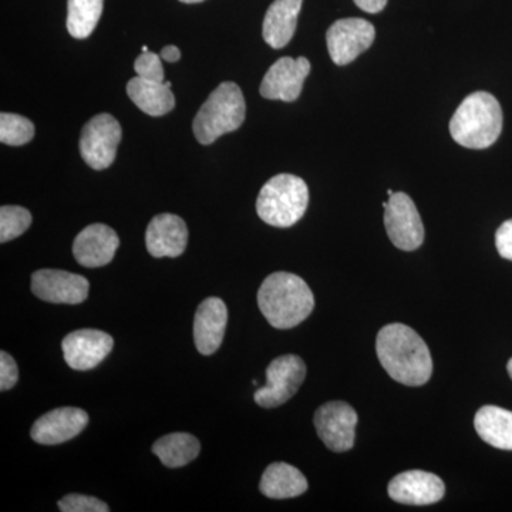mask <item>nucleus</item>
<instances>
[{
  "label": "nucleus",
  "mask_w": 512,
  "mask_h": 512,
  "mask_svg": "<svg viewBox=\"0 0 512 512\" xmlns=\"http://www.w3.org/2000/svg\"><path fill=\"white\" fill-rule=\"evenodd\" d=\"M114 340L109 333L97 329H80L69 333L62 342L67 366L79 372L100 365L113 350Z\"/></svg>",
  "instance_id": "nucleus-13"
},
{
  "label": "nucleus",
  "mask_w": 512,
  "mask_h": 512,
  "mask_svg": "<svg viewBox=\"0 0 512 512\" xmlns=\"http://www.w3.org/2000/svg\"><path fill=\"white\" fill-rule=\"evenodd\" d=\"M376 353L380 365L394 382L423 386L433 375L429 346L419 333L403 323H390L377 333Z\"/></svg>",
  "instance_id": "nucleus-1"
},
{
  "label": "nucleus",
  "mask_w": 512,
  "mask_h": 512,
  "mask_svg": "<svg viewBox=\"0 0 512 512\" xmlns=\"http://www.w3.org/2000/svg\"><path fill=\"white\" fill-rule=\"evenodd\" d=\"M309 204V188L302 178L278 174L262 187L256 200L259 218L276 228H289L302 220Z\"/></svg>",
  "instance_id": "nucleus-5"
},
{
  "label": "nucleus",
  "mask_w": 512,
  "mask_h": 512,
  "mask_svg": "<svg viewBox=\"0 0 512 512\" xmlns=\"http://www.w3.org/2000/svg\"><path fill=\"white\" fill-rule=\"evenodd\" d=\"M357 8L367 13H379L386 8L387 0H355Z\"/></svg>",
  "instance_id": "nucleus-31"
},
{
  "label": "nucleus",
  "mask_w": 512,
  "mask_h": 512,
  "mask_svg": "<svg viewBox=\"0 0 512 512\" xmlns=\"http://www.w3.org/2000/svg\"><path fill=\"white\" fill-rule=\"evenodd\" d=\"M247 104L241 87L232 82L221 83L202 104L192 123L198 143L210 146L224 134L237 131L245 121Z\"/></svg>",
  "instance_id": "nucleus-4"
},
{
  "label": "nucleus",
  "mask_w": 512,
  "mask_h": 512,
  "mask_svg": "<svg viewBox=\"0 0 512 512\" xmlns=\"http://www.w3.org/2000/svg\"><path fill=\"white\" fill-rule=\"evenodd\" d=\"M384 225L394 247L414 251L424 241V225L419 211L409 195L394 192L384 208Z\"/></svg>",
  "instance_id": "nucleus-8"
},
{
  "label": "nucleus",
  "mask_w": 512,
  "mask_h": 512,
  "mask_svg": "<svg viewBox=\"0 0 512 512\" xmlns=\"http://www.w3.org/2000/svg\"><path fill=\"white\" fill-rule=\"evenodd\" d=\"M474 427L485 443L498 450L512 451V412L503 407L484 406L474 417Z\"/></svg>",
  "instance_id": "nucleus-22"
},
{
  "label": "nucleus",
  "mask_w": 512,
  "mask_h": 512,
  "mask_svg": "<svg viewBox=\"0 0 512 512\" xmlns=\"http://www.w3.org/2000/svg\"><path fill=\"white\" fill-rule=\"evenodd\" d=\"M147 251L154 258H177L188 245V228L183 218L174 214H160L148 224Z\"/></svg>",
  "instance_id": "nucleus-17"
},
{
  "label": "nucleus",
  "mask_w": 512,
  "mask_h": 512,
  "mask_svg": "<svg viewBox=\"0 0 512 512\" xmlns=\"http://www.w3.org/2000/svg\"><path fill=\"white\" fill-rule=\"evenodd\" d=\"M507 370H508V375H510V377L512 379V359H510V362H508Z\"/></svg>",
  "instance_id": "nucleus-33"
},
{
  "label": "nucleus",
  "mask_w": 512,
  "mask_h": 512,
  "mask_svg": "<svg viewBox=\"0 0 512 512\" xmlns=\"http://www.w3.org/2000/svg\"><path fill=\"white\" fill-rule=\"evenodd\" d=\"M228 323V309L220 298H207L194 319V342L198 352L211 356L220 349Z\"/></svg>",
  "instance_id": "nucleus-18"
},
{
  "label": "nucleus",
  "mask_w": 512,
  "mask_h": 512,
  "mask_svg": "<svg viewBox=\"0 0 512 512\" xmlns=\"http://www.w3.org/2000/svg\"><path fill=\"white\" fill-rule=\"evenodd\" d=\"M89 424V414L79 407H60L43 414L33 424L30 436L42 446H57L79 436Z\"/></svg>",
  "instance_id": "nucleus-14"
},
{
  "label": "nucleus",
  "mask_w": 512,
  "mask_h": 512,
  "mask_svg": "<svg viewBox=\"0 0 512 512\" xmlns=\"http://www.w3.org/2000/svg\"><path fill=\"white\" fill-rule=\"evenodd\" d=\"M357 420L356 410L345 402L325 403L313 417L319 439L335 453H345L355 446Z\"/></svg>",
  "instance_id": "nucleus-9"
},
{
  "label": "nucleus",
  "mask_w": 512,
  "mask_h": 512,
  "mask_svg": "<svg viewBox=\"0 0 512 512\" xmlns=\"http://www.w3.org/2000/svg\"><path fill=\"white\" fill-rule=\"evenodd\" d=\"M134 70L137 76L150 82H164V67L161 56L153 52H143L134 62Z\"/></svg>",
  "instance_id": "nucleus-28"
},
{
  "label": "nucleus",
  "mask_w": 512,
  "mask_h": 512,
  "mask_svg": "<svg viewBox=\"0 0 512 512\" xmlns=\"http://www.w3.org/2000/svg\"><path fill=\"white\" fill-rule=\"evenodd\" d=\"M32 225V214L18 205H3L0 208V242L12 241L25 234Z\"/></svg>",
  "instance_id": "nucleus-26"
},
{
  "label": "nucleus",
  "mask_w": 512,
  "mask_h": 512,
  "mask_svg": "<svg viewBox=\"0 0 512 512\" xmlns=\"http://www.w3.org/2000/svg\"><path fill=\"white\" fill-rule=\"evenodd\" d=\"M258 306L269 325L291 329L309 318L315 308V296L301 276L275 272L262 282Z\"/></svg>",
  "instance_id": "nucleus-2"
},
{
  "label": "nucleus",
  "mask_w": 512,
  "mask_h": 512,
  "mask_svg": "<svg viewBox=\"0 0 512 512\" xmlns=\"http://www.w3.org/2000/svg\"><path fill=\"white\" fill-rule=\"evenodd\" d=\"M306 377V365L301 357L285 355L276 357L266 369V384L254 394L258 406L275 409L291 400Z\"/></svg>",
  "instance_id": "nucleus-6"
},
{
  "label": "nucleus",
  "mask_w": 512,
  "mask_h": 512,
  "mask_svg": "<svg viewBox=\"0 0 512 512\" xmlns=\"http://www.w3.org/2000/svg\"><path fill=\"white\" fill-rule=\"evenodd\" d=\"M303 0H275L266 10L262 35L266 45L282 49L295 35Z\"/></svg>",
  "instance_id": "nucleus-19"
},
{
  "label": "nucleus",
  "mask_w": 512,
  "mask_h": 512,
  "mask_svg": "<svg viewBox=\"0 0 512 512\" xmlns=\"http://www.w3.org/2000/svg\"><path fill=\"white\" fill-rule=\"evenodd\" d=\"M180 2H183V3H201V2H204V0H180Z\"/></svg>",
  "instance_id": "nucleus-34"
},
{
  "label": "nucleus",
  "mask_w": 512,
  "mask_h": 512,
  "mask_svg": "<svg viewBox=\"0 0 512 512\" xmlns=\"http://www.w3.org/2000/svg\"><path fill=\"white\" fill-rule=\"evenodd\" d=\"M127 94L138 109L151 117L164 116L175 106L170 82H150L137 76L128 82Z\"/></svg>",
  "instance_id": "nucleus-20"
},
{
  "label": "nucleus",
  "mask_w": 512,
  "mask_h": 512,
  "mask_svg": "<svg viewBox=\"0 0 512 512\" xmlns=\"http://www.w3.org/2000/svg\"><path fill=\"white\" fill-rule=\"evenodd\" d=\"M89 289L84 276L60 269H40L32 275V292L45 302L79 305L89 298Z\"/></svg>",
  "instance_id": "nucleus-12"
},
{
  "label": "nucleus",
  "mask_w": 512,
  "mask_h": 512,
  "mask_svg": "<svg viewBox=\"0 0 512 512\" xmlns=\"http://www.w3.org/2000/svg\"><path fill=\"white\" fill-rule=\"evenodd\" d=\"M104 0H67L66 26L76 39H86L94 32L103 13Z\"/></svg>",
  "instance_id": "nucleus-24"
},
{
  "label": "nucleus",
  "mask_w": 512,
  "mask_h": 512,
  "mask_svg": "<svg viewBox=\"0 0 512 512\" xmlns=\"http://www.w3.org/2000/svg\"><path fill=\"white\" fill-rule=\"evenodd\" d=\"M62 512H109L110 507L90 495L69 494L57 503Z\"/></svg>",
  "instance_id": "nucleus-27"
},
{
  "label": "nucleus",
  "mask_w": 512,
  "mask_h": 512,
  "mask_svg": "<svg viewBox=\"0 0 512 512\" xmlns=\"http://www.w3.org/2000/svg\"><path fill=\"white\" fill-rule=\"evenodd\" d=\"M393 194H394V192L392 190H387V195H389V197H390V195H393Z\"/></svg>",
  "instance_id": "nucleus-35"
},
{
  "label": "nucleus",
  "mask_w": 512,
  "mask_h": 512,
  "mask_svg": "<svg viewBox=\"0 0 512 512\" xmlns=\"http://www.w3.org/2000/svg\"><path fill=\"white\" fill-rule=\"evenodd\" d=\"M259 490L265 497L286 500L306 493L308 480L291 464L274 463L262 474Z\"/></svg>",
  "instance_id": "nucleus-21"
},
{
  "label": "nucleus",
  "mask_w": 512,
  "mask_h": 512,
  "mask_svg": "<svg viewBox=\"0 0 512 512\" xmlns=\"http://www.w3.org/2000/svg\"><path fill=\"white\" fill-rule=\"evenodd\" d=\"M120 247L119 235L104 224H92L83 229L73 242V255L86 268L109 265Z\"/></svg>",
  "instance_id": "nucleus-16"
},
{
  "label": "nucleus",
  "mask_w": 512,
  "mask_h": 512,
  "mask_svg": "<svg viewBox=\"0 0 512 512\" xmlns=\"http://www.w3.org/2000/svg\"><path fill=\"white\" fill-rule=\"evenodd\" d=\"M495 247L501 258L512 261V220L505 221L495 232Z\"/></svg>",
  "instance_id": "nucleus-30"
},
{
  "label": "nucleus",
  "mask_w": 512,
  "mask_h": 512,
  "mask_svg": "<svg viewBox=\"0 0 512 512\" xmlns=\"http://www.w3.org/2000/svg\"><path fill=\"white\" fill-rule=\"evenodd\" d=\"M376 30L365 19H340L326 33L329 55L338 66L352 63L375 42Z\"/></svg>",
  "instance_id": "nucleus-10"
},
{
  "label": "nucleus",
  "mask_w": 512,
  "mask_h": 512,
  "mask_svg": "<svg viewBox=\"0 0 512 512\" xmlns=\"http://www.w3.org/2000/svg\"><path fill=\"white\" fill-rule=\"evenodd\" d=\"M200 451V441L188 433L167 434L153 446V453L168 468L187 466L198 457Z\"/></svg>",
  "instance_id": "nucleus-23"
},
{
  "label": "nucleus",
  "mask_w": 512,
  "mask_h": 512,
  "mask_svg": "<svg viewBox=\"0 0 512 512\" xmlns=\"http://www.w3.org/2000/svg\"><path fill=\"white\" fill-rule=\"evenodd\" d=\"M18 379L19 370L15 359L2 350L0 352V390L6 392V390L13 389L18 383Z\"/></svg>",
  "instance_id": "nucleus-29"
},
{
  "label": "nucleus",
  "mask_w": 512,
  "mask_h": 512,
  "mask_svg": "<svg viewBox=\"0 0 512 512\" xmlns=\"http://www.w3.org/2000/svg\"><path fill=\"white\" fill-rule=\"evenodd\" d=\"M35 137L32 121L19 114H0V141L6 146H25Z\"/></svg>",
  "instance_id": "nucleus-25"
},
{
  "label": "nucleus",
  "mask_w": 512,
  "mask_h": 512,
  "mask_svg": "<svg viewBox=\"0 0 512 512\" xmlns=\"http://www.w3.org/2000/svg\"><path fill=\"white\" fill-rule=\"evenodd\" d=\"M309 73L311 63L306 57H282L269 67L259 87V93L268 100L292 103L301 96L303 83Z\"/></svg>",
  "instance_id": "nucleus-11"
},
{
  "label": "nucleus",
  "mask_w": 512,
  "mask_h": 512,
  "mask_svg": "<svg viewBox=\"0 0 512 512\" xmlns=\"http://www.w3.org/2000/svg\"><path fill=\"white\" fill-rule=\"evenodd\" d=\"M503 131V110L493 94L471 93L451 117L450 134L460 146L484 150L493 146Z\"/></svg>",
  "instance_id": "nucleus-3"
},
{
  "label": "nucleus",
  "mask_w": 512,
  "mask_h": 512,
  "mask_svg": "<svg viewBox=\"0 0 512 512\" xmlns=\"http://www.w3.org/2000/svg\"><path fill=\"white\" fill-rule=\"evenodd\" d=\"M393 501L406 505H431L443 500L446 485L436 474L427 471H404L387 487Z\"/></svg>",
  "instance_id": "nucleus-15"
},
{
  "label": "nucleus",
  "mask_w": 512,
  "mask_h": 512,
  "mask_svg": "<svg viewBox=\"0 0 512 512\" xmlns=\"http://www.w3.org/2000/svg\"><path fill=\"white\" fill-rule=\"evenodd\" d=\"M160 56L165 62L175 63L181 59V52L177 46H165Z\"/></svg>",
  "instance_id": "nucleus-32"
},
{
  "label": "nucleus",
  "mask_w": 512,
  "mask_h": 512,
  "mask_svg": "<svg viewBox=\"0 0 512 512\" xmlns=\"http://www.w3.org/2000/svg\"><path fill=\"white\" fill-rule=\"evenodd\" d=\"M121 141V126L111 114L94 116L84 126L80 137V153L93 170L109 168L117 156Z\"/></svg>",
  "instance_id": "nucleus-7"
}]
</instances>
